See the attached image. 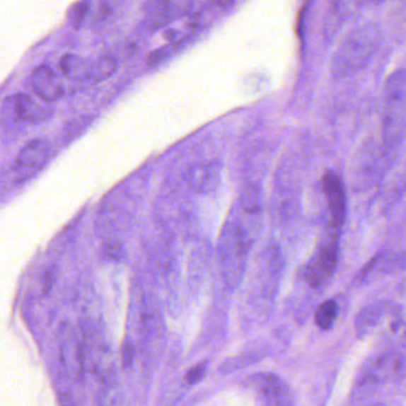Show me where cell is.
Returning a JSON list of instances; mask_svg holds the SVG:
<instances>
[{
	"label": "cell",
	"mask_w": 406,
	"mask_h": 406,
	"mask_svg": "<svg viewBox=\"0 0 406 406\" xmlns=\"http://www.w3.org/2000/svg\"><path fill=\"white\" fill-rule=\"evenodd\" d=\"M117 60L113 57H103L97 62L91 64L90 79L94 83H102L104 80L109 79L116 73Z\"/></svg>",
	"instance_id": "4fadbf2b"
},
{
	"label": "cell",
	"mask_w": 406,
	"mask_h": 406,
	"mask_svg": "<svg viewBox=\"0 0 406 406\" xmlns=\"http://www.w3.org/2000/svg\"><path fill=\"white\" fill-rule=\"evenodd\" d=\"M88 11V3L87 1H80L79 4L76 5V8H73L69 15V18H71V24L73 28L76 29H79L81 23L83 22V18L86 16V12Z\"/></svg>",
	"instance_id": "9a60e30c"
},
{
	"label": "cell",
	"mask_w": 406,
	"mask_h": 406,
	"mask_svg": "<svg viewBox=\"0 0 406 406\" xmlns=\"http://www.w3.org/2000/svg\"><path fill=\"white\" fill-rule=\"evenodd\" d=\"M381 29L376 23H366L347 35L331 62V74L344 79L364 71L381 43Z\"/></svg>",
	"instance_id": "6da1fadb"
},
{
	"label": "cell",
	"mask_w": 406,
	"mask_h": 406,
	"mask_svg": "<svg viewBox=\"0 0 406 406\" xmlns=\"http://www.w3.org/2000/svg\"><path fill=\"white\" fill-rule=\"evenodd\" d=\"M253 388L268 404H290V393L282 379L274 374L253 376Z\"/></svg>",
	"instance_id": "9c48e42d"
},
{
	"label": "cell",
	"mask_w": 406,
	"mask_h": 406,
	"mask_svg": "<svg viewBox=\"0 0 406 406\" xmlns=\"http://www.w3.org/2000/svg\"><path fill=\"white\" fill-rule=\"evenodd\" d=\"M11 106L16 117L23 122L42 123L48 121L53 110L50 106H45L36 102L29 94H16L11 98Z\"/></svg>",
	"instance_id": "ba28073f"
},
{
	"label": "cell",
	"mask_w": 406,
	"mask_h": 406,
	"mask_svg": "<svg viewBox=\"0 0 406 406\" xmlns=\"http://www.w3.org/2000/svg\"><path fill=\"white\" fill-rule=\"evenodd\" d=\"M31 86L45 103H54L62 97L64 90L60 80L52 68L42 64L31 74Z\"/></svg>",
	"instance_id": "8992f818"
},
{
	"label": "cell",
	"mask_w": 406,
	"mask_h": 406,
	"mask_svg": "<svg viewBox=\"0 0 406 406\" xmlns=\"http://www.w3.org/2000/svg\"><path fill=\"white\" fill-rule=\"evenodd\" d=\"M337 313H339V306L336 304V301H325L317 308L316 313H315V322L320 329L327 330L335 323Z\"/></svg>",
	"instance_id": "5bb4252c"
},
{
	"label": "cell",
	"mask_w": 406,
	"mask_h": 406,
	"mask_svg": "<svg viewBox=\"0 0 406 406\" xmlns=\"http://www.w3.org/2000/svg\"><path fill=\"white\" fill-rule=\"evenodd\" d=\"M248 243L245 233L236 224H226L219 242V259L224 279L230 286L238 285L245 268Z\"/></svg>",
	"instance_id": "3957f363"
},
{
	"label": "cell",
	"mask_w": 406,
	"mask_h": 406,
	"mask_svg": "<svg viewBox=\"0 0 406 406\" xmlns=\"http://www.w3.org/2000/svg\"><path fill=\"white\" fill-rule=\"evenodd\" d=\"M205 374H207V364H200V365L195 366L192 369H190L186 373L185 380L190 385L198 384Z\"/></svg>",
	"instance_id": "2e32d148"
},
{
	"label": "cell",
	"mask_w": 406,
	"mask_h": 406,
	"mask_svg": "<svg viewBox=\"0 0 406 406\" xmlns=\"http://www.w3.org/2000/svg\"><path fill=\"white\" fill-rule=\"evenodd\" d=\"M61 71L64 76H67L71 80L90 79L91 76V64L83 57L74 55V54H67L64 55L60 61Z\"/></svg>",
	"instance_id": "8fae6325"
},
{
	"label": "cell",
	"mask_w": 406,
	"mask_h": 406,
	"mask_svg": "<svg viewBox=\"0 0 406 406\" xmlns=\"http://www.w3.org/2000/svg\"><path fill=\"white\" fill-rule=\"evenodd\" d=\"M80 343L76 341L73 334H67L64 343H62V357L64 365L71 369L74 376H79L83 371V356H81Z\"/></svg>",
	"instance_id": "7c38bea8"
},
{
	"label": "cell",
	"mask_w": 406,
	"mask_h": 406,
	"mask_svg": "<svg viewBox=\"0 0 406 406\" xmlns=\"http://www.w3.org/2000/svg\"><path fill=\"white\" fill-rule=\"evenodd\" d=\"M191 8V0H149L146 12L148 27L155 30L166 27L173 19L184 16Z\"/></svg>",
	"instance_id": "277c9868"
},
{
	"label": "cell",
	"mask_w": 406,
	"mask_h": 406,
	"mask_svg": "<svg viewBox=\"0 0 406 406\" xmlns=\"http://www.w3.org/2000/svg\"><path fill=\"white\" fill-rule=\"evenodd\" d=\"M50 144L45 139H34L25 144L16 158V166L19 168H40L50 158Z\"/></svg>",
	"instance_id": "30bf717a"
},
{
	"label": "cell",
	"mask_w": 406,
	"mask_h": 406,
	"mask_svg": "<svg viewBox=\"0 0 406 406\" xmlns=\"http://www.w3.org/2000/svg\"><path fill=\"white\" fill-rule=\"evenodd\" d=\"M323 186L327 209L330 214L331 226L339 228L342 226L346 216V193L342 180L334 172H327L324 175Z\"/></svg>",
	"instance_id": "5b68a950"
},
{
	"label": "cell",
	"mask_w": 406,
	"mask_h": 406,
	"mask_svg": "<svg viewBox=\"0 0 406 406\" xmlns=\"http://www.w3.org/2000/svg\"><path fill=\"white\" fill-rule=\"evenodd\" d=\"M336 261H337V245L335 243H331L320 249V252L315 256L311 264L308 265L306 271V278L311 286L317 287L327 282L332 274Z\"/></svg>",
	"instance_id": "52a82bcc"
},
{
	"label": "cell",
	"mask_w": 406,
	"mask_h": 406,
	"mask_svg": "<svg viewBox=\"0 0 406 406\" xmlns=\"http://www.w3.org/2000/svg\"><path fill=\"white\" fill-rule=\"evenodd\" d=\"M406 116L405 71L393 73L388 78L384 95V139L395 146L404 136Z\"/></svg>",
	"instance_id": "7a4b0ae2"
}]
</instances>
